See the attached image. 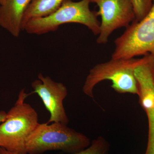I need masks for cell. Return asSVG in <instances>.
<instances>
[{
	"mask_svg": "<svg viewBox=\"0 0 154 154\" xmlns=\"http://www.w3.org/2000/svg\"><path fill=\"white\" fill-rule=\"evenodd\" d=\"M113 59H129L149 54L154 57V1L145 17L134 21L114 41Z\"/></svg>",
	"mask_w": 154,
	"mask_h": 154,
	"instance_id": "5",
	"label": "cell"
},
{
	"mask_svg": "<svg viewBox=\"0 0 154 154\" xmlns=\"http://www.w3.org/2000/svg\"><path fill=\"white\" fill-rule=\"evenodd\" d=\"M4 1H5V0H0V5H2V4H3Z\"/></svg>",
	"mask_w": 154,
	"mask_h": 154,
	"instance_id": "14",
	"label": "cell"
},
{
	"mask_svg": "<svg viewBox=\"0 0 154 154\" xmlns=\"http://www.w3.org/2000/svg\"><path fill=\"white\" fill-rule=\"evenodd\" d=\"M154 0H130L133 8L137 22L143 19L148 13Z\"/></svg>",
	"mask_w": 154,
	"mask_h": 154,
	"instance_id": "11",
	"label": "cell"
},
{
	"mask_svg": "<svg viewBox=\"0 0 154 154\" xmlns=\"http://www.w3.org/2000/svg\"><path fill=\"white\" fill-rule=\"evenodd\" d=\"M60 122L38 123L28 138L27 154H42L48 151L60 150L76 153L91 145L90 138Z\"/></svg>",
	"mask_w": 154,
	"mask_h": 154,
	"instance_id": "2",
	"label": "cell"
},
{
	"mask_svg": "<svg viewBox=\"0 0 154 154\" xmlns=\"http://www.w3.org/2000/svg\"><path fill=\"white\" fill-rule=\"evenodd\" d=\"M29 95L22 89L5 120L0 124V146L18 154H27V140L39 123L38 113L25 102Z\"/></svg>",
	"mask_w": 154,
	"mask_h": 154,
	"instance_id": "1",
	"label": "cell"
},
{
	"mask_svg": "<svg viewBox=\"0 0 154 154\" xmlns=\"http://www.w3.org/2000/svg\"><path fill=\"white\" fill-rule=\"evenodd\" d=\"M38 78L31 84L32 93L37 94L50 114L47 123L60 122L67 125L69 119L63 105L68 94L66 87L63 83L54 82L49 76H44L41 73Z\"/></svg>",
	"mask_w": 154,
	"mask_h": 154,
	"instance_id": "7",
	"label": "cell"
},
{
	"mask_svg": "<svg viewBox=\"0 0 154 154\" xmlns=\"http://www.w3.org/2000/svg\"><path fill=\"white\" fill-rule=\"evenodd\" d=\"M7 113L4 111H1L0 112V123H2L5 120Z\"/></svg>",
	"mask_w": 154,
	"mask_h": 154,
	"instance_id": "13",
	"label": "cell"
},
{
	"mask_svg": "<svg viewBox=\"0 0 154 154\" xmlns=\"http://www.w3.org/2000/svg\"><path fill=\"white\" fill-rule=\"evenodd\" d=\"M33 0H5L0 5V26L18 37L22 29L23 18Z\"/></svg>",
	"mask_w": 154,
	"mask_h": 154,
	"instance_id": "8",
	"label": "cell"
},
{
	"mask_svg": "<svg viewBox=\"0 0 154 154\" xmlns=\"http://www.w3.org/2000/svg\"><path fill=\"white\" fill-rule=\"evenodd\" d=\"M65 0H33L25 12L22 22L24 25L29 20L46 17L56 11Z\"/></svg>",
	"mask_w": 154,
	"mask_h": 154,
	"instance_id": "9",
	"label": "cell"
},
{
	"mask_svg": "<svg viewBox=\"0 0 154 154\" xmlns=\"http://www.w3.org/2000/svg\"><path fill=\"white\" fill-rule=\"evenodd\" d=\"M0 154H18L16 152H14L7 150L6 149L0 146Z\"/></svg>",
	"mask_w": 154,
	"mask_h": 154,
	"instance_id": "12",
	"label": "cell"
},
{
	"mask_svg": "<svg viewBox=\"0 0 154 154\" xmlns=\"http://www.w3.org/2000/svg\"><path fill=\"white\" fill-rule=\"evenodd\" d=\"M110 144L102 136L91 141V145L85 149L73 154H109Z\"/></svg>",
	"mask_w": 154,
	"mask_h": 154,
	"instance_id": "10",
	"label": "cell"
},
{
	"mask_svg": "<svg viewBox=\"0 0 154 154\" xmlns=\"http://www.w3.org/2000/svg\"><path fill=\"white\" fill-rule=\"evenodd\" d=\"M91 0L74 2L65 0L58 9L46 17L31 19L23 30L31 34L42 35L55 31L60 25L77 23L86 26L94 35H99L100 22L97 12L90 9Z\"/></svg>",
	"mask_w": 154,
	"mask_h": 154,
	"instance_id": "3",
	"label": "cell"
},
{
	"mask_svg": "<svg viewBox=\"0 0 154 154\" xmlns=\"http://www.w3.org/2000/svg\"><path fill=\"white\" fill-rule=\"evenodd\" d=\"M141 58L113 59L93 67L86 77L83 87L84 94L94 98V88L105 80L112 83L111 87L119 94L138 95L137 80L135 75L136 68Z\"/></svg>",
	"mask_w": 154,
	"mask_h": 154,
	"instance_id": "4",
	"label": "cell"
},
{
	"mask_svg": "<svg viewBox=\"0 0 154 154\" xmlns=\"http://www.w3.org/2000/svg\"><path fill=\"white\" fill-rule=\"evenodd\" d=\"M99 8L96 11L101 17L100 30L96 42L105 44L116 29L126 28L135 20L133 8L130 0H91Z\"/></svg>",
	"mask_w": 154,
	"mask_h": 154,
	"instance_id": "6",
	"label": "cell"
}]
</instances>
